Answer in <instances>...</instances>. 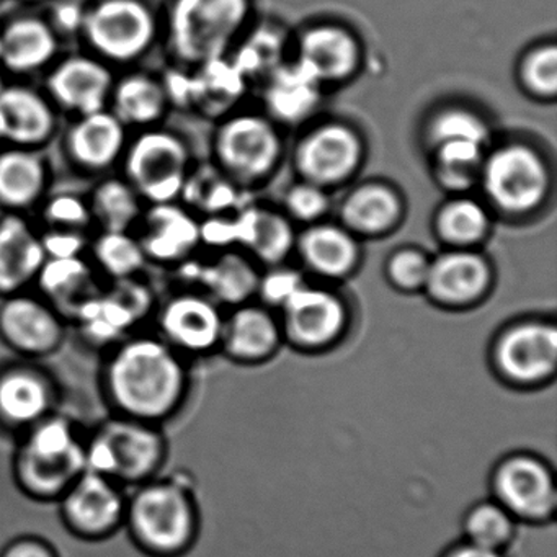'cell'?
Wrapping results in <instances>:
<instances>
[{"label":"cell","mask_w":557,"mask_h":557,"mask_svg":"<svg viewBox=\"0 0 557 557\" xmlns=\"http://www.w3.org/2000/svg\"><path fill=\"white\" fill-rule=\"evenodd\" d=\"M184 371L164 338H129L113 351L109 386L113 400L139 419L164 416L177 403Z\"/></svg>","instance_id":"6da1fadb"},{"label":"cell","mask_w":557,"mask_h":557,"mask_svg":"<svg viewBox=\"0 0 557 557\" xmlns=\"http://www.w3.org/2000/svg\"><path fill=\"white\" fill-rule=\"evenodd\" d=\"M246 15L247 0H174L165 48L175 66L194 70L224 58Z\"/></svg>","instance_id":"7a4b0ae2"},{"label":"cell","mask_w":557,"mask_h":557,"mask_svg":"<svg viewBox=\"0 0 557 557\" xmlns=\"http://www.w3.org/2000/svg\"><path fill=\"white\" fill-rule=\"evenodd\" d=\"M159 35L158 18L141 0H99L87 5L79 38L86 53L113 70H132L152 53Z\"/></svg>","instance_id":"3957f363"},{"label":"cell","mask_w":557,"mask_h":557,"mask_svg":"<svg viewBox=\"0 0 557 557\" xmlns=\"http://www.w3.org/2000/svg\"><path fill=\"white\" fill-rule=\"evenodd\" d=\"M120 168L146 205L175 203L191 171L190 151L181 136L159 125L132 133Z\"/></svg>","instance_id":"277c9868"},{"label":"cell","mask_w":557,"mask_h":557,"mask_svg":"<svg viewBox=\"0 0 557 557\" xmlns=\"http://www.w3.org/2000/svg\"><path fill=\"white\" fill-rule=\"evenodd\" d=\"M115 79L116 70L79 51L58 58L45 73L44 92L58 112L77 119L109 109Z\"/></svg>","instance_id":"5b68a950"},{"label":"cell","mask_w":557,"mask_h":557,"mask_svg":"<svg viewBox=\"0 0 557 557\" xmlns=\"http://www.w3.org/2000/svg\"><path fill=\"white\" fill-rule=\"evenodd\" d=\"M86 471V451L63 420L35 426L21 451L22 479L35 492L58 491Z\"/></svg>","instance_id":"8992f818"},{"label":"cell","mask_w":557,"mask_h":557,"mask_svg":"<svg viewBox=\"0 0 557 557\" xmlns=\"http://www.w3.org/2000/svg\"><path fill=\"white\" fill-rule=\"evenodd\" d=\"M84 451L87 471L136 481L154 468L161 456V440L139 423L115 422L107 425Z\"/></svg>","instance_id":"52a82bcc"},{"label":"cell","mask_w":557,"mask_h":557,"mask_svg":"<svg viewBox=\"0 0 557 557\" xmlns=\"http://www.w3.org/2000/svg\"><path fill=\"white\" fill-rule=\"evenodd\" d=\"M129 523L143 544L156 550H174L190 537L194 515L181 488L151 484L133 498Z\"/></svg>","instance_id":"ba28073f"},{"label":"cell","mask_w":557,"mask_h":557,"mask_svg":"<svg viewBox=\"0 0 557 557\" xmlns=\"http://www.w3.org/2000/svg\"><path fill=\"white\" fill-rule=\"evenodd\" d=\"M484 185L498 207L521 213L543 200L547 172L536 152L524 146H508L495 151L485 162Z\"/></svg>","instance_id":"9c48e42d"},{"label":"cell","mask_w":557,"mask_h":557,"mask_svg":"<svg viewBox=\"0 0 557 557\" xmlns=\"http://www.w3.org/2000/svg\"><path fill=\"white\" fill-rule=\"evenodd\" d=\"M60 115L44 89L25 83L0 86V146L45 151L60 133Z\"/></svg>","instance_id":"30bf717a"},{"label":"cell","mask_w":557,"mask_h":557,"mask_svg":"<svg viewBox=\"0 0 557 557\" xmlns=\"http://www.w3.org/2000/svg\"><path fill=\"white\" fill-rule=\"evenodd\" d=\"M129 136L132 132L109 109L77 116L64 132V156L76 171L102 177L122 162Z\"/></svg>","instance_id":"8fae6325"},{"label":"cell","mask_w":557,"mask_h":557,"mask_svg":"<svg viewBox=\"0 0 557 557\" xmlns=\"http://www.w3.org/2000/svg\"><path fill=\"white\" fill-rule=\"evenodd\" d=\"M66 319L40 295L21 292L0 298V338L27 355L60 347Z\"/></svg>","instance_id":"7c38bea8"},{"label":"cell","mask_w":557,"mask_h":557,"mask_svg":"<svg viewBox=\"0 0 557 557\" xmlns=\"http://www.w3.org/2000/svg\"><path fill=\"white\" fill-rule=\"evenodd\" d=\"M135 234L149 265L178 267L201 243L200 223L178 201L146 205Z\"/></svg>","instance_id":"4fadbf2b"},{"label":"cell","mask_w":557,"mask_h":557,"mask_svg":"<svg viewBox=\"0 0 557 557\" xmlns=\"http://www.w3.org/2000/svg\"><path fill=\"white\" fill-rule=\"evenodd\" d=\"M61 57V38L47 18L22 15L0 25V73L45 74Z\"/></svg>","instance_id":"5bb4252c"},{"label":"cell","mask_w":557,"mask_h":557,"mask_svg":"<svg viewBox=\"0 0 557 557\" xmlns=\"http://www.w3.org/2000/svg\"><path fill=\"white\" fill-rule=\"evenodd\" d=\"M278 152L275 129L259 116H236L218 132V159L237 177H262L275 164Z\"/></svg>","instance_id":"9a60e30c"},{"label":"cell","mask_w":557,"mask_h":557,"mask_svg":"<svg viewBox=\"0 0 557 557\" xmlns=\"http://www.w3.org/2000/svg\"><path fill=\"white\" fill-rule=\"evenodd\" d=\"M53 172L41 149L0 146V211L28 214L51 191Z\"/></svg>","instance_id":"2e32d148"},{"label":"cell","mask_w":557,"mask_h":557,"mask_svg":"<svg viewBox=\"0 0 557 557\" xmlns=\"http://www.w3.org/2000/svg\"><path fill=\"white\" fill-rule=\"evenodd\" d=\"M47 252L40 230L27 214L2 213L0 216V298L27 292L35 285Z\"/></svg>","instance_id":"e0dca14e"},{"label":"cell","mask_w":557,"mask_h":557,"mask_svg":"<svg viewBox=\"0 0 557 557\" xmlns=\"http://www.w3.org/2000/svg\"><path fill=\"white\" fill-rule=\"evenodd\" d=\"M162 338L172 348L203 351L223 337L224 324L216 306L201 295L178 293L159 309Z\"/></svg>","instance_id":"ac0fdd59"},{"label":"cell","mask_w":557,"mask_h":557,"mask_svg":"<svg viewBox=\"0 0 557 557\" xmlns=\"http://www.w3.org/2000/svg\"><path fill=\"white\" fill-rule=\"evenodd\" d=\"M99 273L89 257L47 259L35 285L41 298L47 299L64 319H76L77 312L96 298L100 286Z\"/></svg>","instance_id":"d6986e66"},{"label":"cell","mask_w":557,"mask_h":557,"mask_svg":"<svg viewBox=\"0 0 557 557\" xmlns=\"http://www.w3.org/2000/svg\"><path fill=\"white\" fill-rule=\"evenodd\" d=\"M169 109L171 103L161 77L133 67L125 74H116L109 110L129 132L161 125Z\"/></svg>","instance_id":"ffe728a7"},{"label":"cell","mask_w":557,"mask_h":557,"mask_svg":"<svg viewBox=\"0 0 557 557\" xmlns=\"http://www.w3.org/2000/svg\"><path fill=\"white\" fill-rule=\"evenodd\" d=\"M357 135L342 125H327L308 136L298 152L299 171L311 184H334L351 174L360 161Z\"/></svg>","instance_id":"44dd1931"},{"label":"cell","mask_w":557,"mask_h":557,"mask_svg":"<svg viewBox=\"0 0 557 557\" xmlns=\"http://www.w3.org/2000/svg\"><path fill=\"white\" fill-rule=\"evenodd\" d=\"M125 511V502L112 479L84 471L77 475L64 500V513L84 533L110 531Z\"/></svg>","instance_id":"7402d4cb"},{"label":"cell","mask_w":557,"mask_h":557,"mask_svg":"<svg viewBox=\"0 0 557 557\" xmlns=\"http://www.w3.org/2000/svg\"><path fill=\"white\" fill-rule=\"evenodd\" d=\"M557 334L553 325L523 324L508 332L498 348L505 373L521 381L537 380L554 370Z\"/></svg>","instance_id":"603a6c76"},{"label":"cell","mask_w":557,"mask_h":557,"mask_svg":"<svg viewBox=\"0 0 557 557\" xmlns=\"http://www.w3.org/2000/svg\"><path fill=\"white\" fill-rule=\"evenodd\" d=\"M283 308L289 334L306 345H322L332 341L345 321L344 308L335 296L305 285Z\"/></svg>","instance_id":"cb8c5ba5"},{"label":"cell","mask_w":557,"mask_h":557,"mask_svg":"<svg viewBox=\"0 0 557 557\" xmlns=\"http://www.w3.org/2000/svg\"><path fill=\"white\" fill-rule=\"evenodd\" d=\"M497 488L504 504L523 517H544L556 502L549 471L533 459L507 462L498 471Z\"/></svg>","instance_id":"d4e9b609"},{"label":"cell","mask_w":557,"mask_h":557,"mask_svg":"<svg viewBox=\"0 0 557 557\" xmlns=\"http://www.w3.org/2000/svg\"><path fill=\"white\" fill-rule=\"evenodd\" d=\"M86 197L99 231L135 233L145 213V201L123 175H102Z\"/></svg>","instance_id":"484cf974"},{"label":"cell","mask_w":557,"mask_h":557,"mask_svg":"<svg viewBox=\"0 0 557 557\" xmlns=\"http://www.w3.org/2000/svg\"><path fill=\"white\" fill-rule=\"evenodd\" d=\"M298 61L321 83L344 79L357 66L358 47L341 28H315L302 37Z\"/></svg>","instance_id":"4316f807"},{"label":"cell","mask_w":557,"mask_h":557,"mask_svg":"<svg viewBox=\"0 0 557 557\" xmlns=\"http://www.w3.org/2000/svg\"><path fill=\"white\" fill-rule=\"evenodd\" d=\"M488 267L474 253H446L430 263L429 286L433 296L446 302H465L484 292Z\"/></svg>","instance_id":"83f0119b"},{"label":"cell","mask_w":557,"mask_h":557,"mask_svg":"<svg viewBox=\"0 0 557 557\" xmlns=\"http://www.w3.org/2000/svg\"><path fill=\"white\" fill-rule=\"evenodd\" d=\"M182 278L205 286L214 298L224 302H240L259 285L252 267L240 257L227 253L213 263L185 260L178 265Z\"/></svg>","instance_id":"f1b7e54d"},{"label":"cell","mask_w":557,"mask_h":557,"mask_svg":"<svg viewBox=\"0 0 557 557\" xmlns=\"http://www.w3.org/2000/svg\"><path fill=\"white\" fill-rule=\"evenodd\" d=\"M321 84L299 61L293 66L278 67L270 74L267 102L278 119L298 122L318 106Z\"/></svg>","instance_id":"f546056e"},{"label":"cell","mask_w":557,"mask_h":557,"mask_svg":"<svg viewBox=\"0 0 557 557\" xmlns=\"http://www.w3.org/2000/svg\"><path fill=\"white\" fill-rule=\"evenodd\" d=\"M87 257L109 282L141 276L149 263L135 233L99 231L90 239Z\"/></svg>","instance_id":"4dcf8cb0"},{"label":"cell","mask_w":557,"mask_h":557,"mask_svg":"<svg viewBox=\"0 0 557 557\" xmlns=\"http://www.w3.org/2000/svg\"><path fill=\"white\" fill-rule=\"evenodd\" d=\"M190 74V106L201 112L216 113L233 106L244 90L246 77L239 73L236 64L224 58L194 67Z\"/></svg>","instance_id":"1f68e13d"},{"label":"cell","mask_w":557,"mask_h":557,"mask_svg":"<svg viewBox=\"0 0 557 557\" xmlns=\"http://www.w3.org/2000/svg\"><path fill=\"white\" fill-rule=\"evenodd\" d=\"M50 406L47 384L30 371H11L0 377V413L9 422L32 425Z\"/></svg>","instance_id":"d6a6232c"},{"label":"cell","mask_w":557,"mask_h":557,"mask_svg":"<svg viewBox=\"0 0 557 557\" xmlns=\"http://www.w3.org/2000/svg\"><path fill=\"white\" fill-rule=\"evenodd\" d=\"M236 233L237 240L250 247L265 262H280L293 246L292 226L269 211H244L236 218Z\"/></svg>","instance_id":"836d02e7"},{"label":"cell","mask_w":557,"mask_h":557,"mask_svg":"<svg viewBox=\"0 0 557 557\" xmlns=\"http://www.w3.org/2000/svg\"><path fill=\"white\" fill-rule=\"evenodd\" d=\"M399 213L400 205L396 194L377 185L358 188L342 207L345 224L361 233L387 230L396 223Z\"/></svg>","instance_id":"e575fe53"},{"label":"cell","mask_w":557,"mask_h":557,"mask_svg":"<svg viewBox=\"0 0 557 557\" xmlns=\"http://www.w3.org/2000/svg\"><path fill=\"white\" fill-rule=\"evenodd\" d=\"M301 252L315 272L327 276L344 275L357 260L354 239L335 226H319L306 233Z\"/></svg>","instance_id":"d590c367"},{"label":"cell","mask_w":557,"mask_h":557,"mask_svg":"<svg viewBox=\"0 0 557 557\" xmlns=\"http://www.w3.org/2000/svg\"><path fill=\"white\" fill-rule=\"evenodd\" d=\"M227 345L239 357L256 358L269 354L278 341V329L267 312L240 309L223 329Z\"/></svg>","instance_id":"8d00e7d4"},{"label":"cell","mask_w":557,"mask_h":557,"mask_svg":"<svg viewBox=\"0 0 557 557\" xmlns=\"http://www.w3.org/2000/svg\"><path fill=\"white\" fill-rule=\"evenodd\" d=\"M181 200L188 201V205L205 211L208 216H214L233 207L236 194L230 182L216 175V172L200 169L188 174Z\"/></svg>","instance_id":"74e56055"},{"label":"cell","mask_w":557,"mask_h":557,"mask_svg":"<svg viewBox=\"0 0 557 557\" xmlns=\"http://www.w3.org/2000/svg\"><path fill=\"white\" fill-rule=\"evenodd\" d=\"M484 146L471 141L438 143V175L449 188H466L474 182Z\"/></svg>","instance_id":"f35d334b"},{"label":"cell","mask_w":557,"mask_h":557,"mask_svg":"<svg viewBox=\"0 0 557 557\" xmlns=\"http://www.w3.org/2000/svg\"><path fill=\"white\" fill-rule=\"evenodd\" d=\"M45 230H67L87 233L94 227L86 195L74 191H50L38 208Z\"/></svg>","instance_id":"ab89813d"},{"label":"cell","mask_w":557,"mask_h":557,"mask_svg":"<svg viewBox=\"0 0 557 557\" xmlns=\"http://www.w3.org/2000/svg\"><path fill=\"white\" fill-rule=\"evenodd\" d=\"M487 214L481 205L472 200H456L446 205L438 216V230L443 237L458 244L474 243L487 231Z\"/></svg>","instance_id":"60d3db41"},{"label":"cell","mask_w":557,"mask_h":557,"mask_svg":"<svg viewBox=\"0 0 557 557\" xmlns=\"http://www.w3.org/2000/svg\"><path fill=\"white\" fill-rule=\"evenodd\" d=\"M282 50V41L276 35L272 32H259L247 41L246 47L240 48L233 63L244 77L270 76L280 67Z\"/></svg>","instance_id":"b9f144b4"},{"label":"cell","mask_w":557,"mask_h":557,"mask_svg":"<svg viewBox=\"0 0 557 557\" xmlns=\"http://www.w3.org/2000/svg\"><path fill=\"white\" fill-rule=\"evenodd\" d=\"M471 543L475 546L497 549L500 544L510 537L511 520L504 508L494 504L481 505L469 515L466 523Z\"/></svg>","instance_id":"7bdbcfd3"},{"label":"cell","mask_w":557,"mask_h":557,"mask_svg":"<svg viewBox=\"0 0 557 557\" xmlns=\"http://www.w3.org/2000/svg\"><path fill=\"white\" fill-rule=\"evenodd\" d=\"M432 136L436 145L445 141H471L484 146L488 132L478 116L462 110H449L433 122Z\"/></svg>","instance_id":"ee69618b"},{"label":"cell","mask_w":557,"mask_h":557,"mask_svg":"<svg viewBox=\"0 0 557 557\" xmlns=\"http://www.w3.org/2000/svg\"><path fill=\"white\" fill-rule=\"evenodd\" d=\"M524 79L537 94L554 96L557 89L556 48L547 47L534 51L524 66Z\"/></svg>","instance_id":"f6af8a7d"},{"label":"cell","mask_w":557,"mask_h":557,"mask_svg":"<svg viewBox=\"0 0 557 557\" xmlns=\"http://www.w3.org/2000/svg\"><path fill=\"white\" fill-rule=\"evenodd\" d=\"M41 244H44L47 259H64V257L87 256L90 237L81 231L40 230Z\"/></svg>","instance_id":"bcb514c9"},{"label":"cell","mask_w":557,"mask_h":557,"mask_svg":"<svg viewBox=\"0 0 557 557\" xmlns=\"http://www.w3.org/2000/svg\"><path fill=\"white\" fill-rule=\"evenodd\" d=\"M430 262L416 250H404L393 257L389 273L394 282L403 288H419L429 278Z\"/></svg>","instance_id":"7dc6e473"},{"label":"cell","mask_w":557,"mask_h":557,"mask_svg":"<svg viewBox=\"0 0 557 557\" xmlns=\"http://www.w3.org/2000/svg\"><path fill=\"white\" fill-rule=\"evenodd\" d=\"M327 197L315 184L296 185L286 197L289 211L299 220H314L327 210Z\"/></svg>","instance_id":"c3c4849f"},{"label":"cell","mask_w":557,"mask_h":557,"mask_svg":"<svg viewBox=\"0 0 557 557\" xmlns=\"http://www.w3.org/2000/svg\"><path fill=\"white\" fill-rule=\"evenodd\" d=\"M86 11L87 5L79 0H61L60 4L53 9L51 21L48 22L60 38L71 37V35L79 37Z\"/></svg>","instance_id":"681fc988"},{"label":"cell","mask_w":557,"mask_h":557,"mask_svg":"<svg viewBox=\"0 0 557 557\" xmlns=\"http://www.w3.org/2000/svg\"><path fill=\"white\" fill-rule=\"evenodd\" d=\"M301 286V278L296 273L275 272L263 280L262 292L269 301L283 306Z\"/></svg>","instance_id":"f907efd6"},{"label":"cell","mask_w":557,"mask_h":557,"mask_svg":"<svg viewBox=\"0 0 557 557\" xmlns=\"http://www.w3.org/2000/svg\"><path fill=\"white\" fill-rule=\"evenodd\" d=\"M0 557H54L47 544L34 540L17 541L9 544L8 549Z\"/></svg>","instance_id":"816d5d0a"},{"label":"cell","mask_w":557,"mask_h":557,"mask_svg":"<svg viewBox=\"0 0 557 557\" xmlns=\"http://www.w3.org/2000/svg\"><path fill=\"white\" fill-rule=\"evenodd\" d=\"M451 557H500L495 549H487V547L475 546L471 543V546L461 547L456 550Z\"/></svg>","instance_id":"f5cc1de1"},{"label":"cell","mask_w":557,"mask_h":557,"mask_svg":"<svg viewBox=\"0 0 557 557\" xmlns=\"http://www.w3.org/2000/svg\"><path fill=\"white\" fill-rule=\"evenodd\" d=\"M24 2H41V0H24Z\"/></svg>","instance_id":"db71d44e"}]
</instances>
